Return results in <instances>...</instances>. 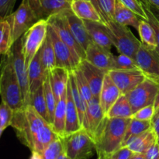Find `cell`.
I'll use <instances>...</instances> for the list:
<instances>
[{"mask_svg": "<svg viewBox=\"0 0 159 159\" xmlns=\"http://www.w3.org/2000/svg\"><path fill=\"white\" fill-rule=\"evenodd\" d=\"M10 126L20 142L32 152L42 153L51 142L60 138L52 126L30 105L14 111Z\"/></svg>", "mask_w": 159, "mask_h": 159, "instance_id": "1", "label": "cell"}, {"mask_svg": "<svg viewBox=\"0 0 159 159\" xmlns=\"http://www.w3.org/2000/svg\"><path fill=\"white\" fill-rule=\"evenodd\" d=\"M130 119L106 116L94 138L97 159H105L122 147Z\"/></svg>", "mask_w": 159, "mask_h": 159, "instance_id": "2", "label": "cell"}, {"mask_svg": "<svg viewBox=\"0 0 159 159\" xmlns=\"http://www.w3.org/2000/svg\"><path fill=\"white\" fill-rule=\"evenodd\" d=\"M0 96L2 101L14 111L24 107L21 88L9 52L2 55L0 62Z\"/></svg>", "mask_w": 159, "mask_h": 159, "instance_id": "3", "label": "cell"}, {"mask_svg": "<svg viewBox=\"0 0 159 159\" xmlns=\"http://www.w3.org/2000/svg\"><path fill=\"white\" fill-rule=\"evenodd\" d=\"M105 25L113 46L120 54L133 57L141 45V41L136 38L127 26L120 24L114 20H108Z\"/></svg>", "mask_w": 159, "mask_h": 159, "instance_id": "4", "label": "cell"}, {"mask_svg": "<svg viewBox=\"0 0 159 159\" xmlns=\"http://www.w3.org/2000/svg\"><path fill=\"white\" fill-rule=\"evenodd\" d=\"M64 152L71 159H89L96 152V144L85 129L61 138Z\"/></svg>", "mask_w": 159, "mask_h": 159, "instance_id": "5", "label": "cell"}, {"mask_svg": "<svg viewBox=\"0 0 159 159\" xmlns=\"http://www.w3.org/2000/svg\"><path fill=\"white\" fill-rule=\"evenodd\" d=\"M48 20H38L21 37L23 55L27 68L32 59L43 45L48 35Z\"/></svg>", "mask_w": 159, "mask_h": 159, "instance_id": "6", "label": "cell"}, {"mask_svg": "<svg viewBox=\"0 0 159 159\" xmlns=\"http://www.w3.org/2000/svg\"><path fill=\"white\" fill-rule=\"evenodd\" d=\"M48 25L54 30L58 37L68 45L78 61L80 63L85 59V51L81 47L73 36L68 26L64 11L51 16L48 20Z\"/></svg>", "mask_w": 159, "mask_h": 159, "instance_id": "7", "label": "cell"}, {"mask_svg": "<svg viewBox=\"0 0 159 159\" xmlns=\"http://www.w3.org/2000/svg\"><path fill=\"white\" fill-rule=\"evenodd\" d=\"M11 59L14 70L16 74L17 79L20 82V88L23 96V100L24 106L29 105L30 102V91L29 81H28V68L25 63L24 55L23 51V42L20 37L15 41L9 50Z\"/></svg>", "mask_w": 159, "mask_h": 159, "instance_id": "8", "label": "cell"}, {"mask_svg": "<svg viewBox=\"0 0 159 159\" xmlns=\"http://www.w3.org/2000/svg\"><path fill=\"white\" fill-rule=\"evenodd\" d=\"M12 28V42L20 39L38 20L34 16L27 0H22L16 11L7 17Z\"/></svg>", "mask_w": 159, "mask_h": 159, "instance_id": "9", "label": "cell"}, {"mask_svg": "<svg viewBox=\"0 0 159 159\" xmlns=\"http://www.w3.org/2000/svg\"><path fill=\"white\" fill-rule=\"evenodd\" d=\"M138 68L145 77L159 85V52L141 43L134 57Z\"/></svg>", "mask_w": 159, "mask_h": 159, "instance_id": "10", "label": "cell"}, {"mask_svg": "<svg viewBox=\"0 0 159 159\" xmlns=\"http://www.w3.org/2000/svg\"><path fill=\"white\" fill-rule=\"evenodd\" d=\"M158 90V84L146 78L136 88L127 93L133 114L143 107L153 105Z\"/></svg>", "mask_w": 159, "mask_h": 159, "instance_id": "11", "label": "cell"}, {"mask_svg": "<svg viewBox=\"0 0 159 159\" xmlns=\"http://www.w3.org/2000/svg\"><path fill=\"white\" fill-rule=\"evenodd\" d=\"M48 34H49L52 42L55 54L56 67L66 68L69 71H73L75 68H78L80 63L75 58L72 51L49 25L48 28Z\"/></svg>", "mask_w": 159, "mask_h": 159, "instance_id": "12", "label": "cell"}, {"mask_svg": "<svg viewBox=\"0 0 159 159\" xmlns=\"http://www.w3.org/2000/svg\"><path fill=\"white\" fill-rule=\"evenodd\" d=\"M115 85L118 87L121 94H127L136 88L146 79L144 73L139 69L113 70L108 71Z\"/></svg>", "mask_w": 159, "mask_h": 159, "instance_id": "13", "label": "cell"}, {"mask_svg": "<svg viewBox=\"0 0 159 159\" xmlns=\"http://www.w3.org/2000/svg\"><path fill=\"white\" fill-rule=\"evenodd\" d=\"M37 20H48L51 16L71 9V0H27Z\"/></svg>", "mask_w": 159, "mask_h": 159, "instance_id": "14", "label": "cell"}, {"mask_svg": "<svg viewBox=\"0 0 159 159\" xmlns=\"http://www.w3.org/2000/svg\"><path fill=\"white\" fill-rule=\"evenodd\" d=\"M85 60L107 72L115 69V56L110 49L91 43L85 51Z\"/></svg>", "mask_w": 159, "mask_h": 159, "instance_id": "15", "label": "cell"}, {"mask_svg": "<svg viewBox=\"0 0 159 159\" xmlns=\"http://www.w3.org/2000/svg\"><path fill=\"white\" fill-rule=\"evenodd\" d=\"M106 115L101 107L99 99L93 97V99L87 102L86 113L82 124V128L86 130L93 141Z\"/></svg>", "mask_w": 159, "mask_h": 159, "instance_id": "16", "label": "cell"}, {"mask_svg": "<svg viewBox=\"0 0 159 159\" xmlns=\"http://www.w3.org/2000/svg\"><path fill=\"white\" fill-rule=\"evenodd\" d=\"M78 67L80 68V70L85 75V79L89 85L93 97L99 99L101 89H102L104 78H105L107 71L92 65L85 59L82 61Z\"/></svg>", "mask_w": 159, "mask_h": 159, "instance_id": "17", "label": "cell"}, {"mask_svg": "<svg viewBox=\"0 0 159 159\" xmlns=\"http://www.w3.org/2000/svg\"><path fill=\"white\" fill-rule=\"evenodd\" d=\"M64 14L66 17L69 29L72 33L74 37L77 40L78 43L81 45V47L85 51H86L89 45L93 43V40L90 37L84 20L79 18L71 11V9L64 10Z\"/></svg>", "mask_w": 159, "mask_h": 159, "instance_id": "18", "label": "cell"}, {"mask_svg": "<svg viewBox=\"0 0 159 159\" xmlns=\"http://www.w3.org/2000/svg\"><path fill=\"white\" fill-rule=\"evenodd\" d=\"M120 95V91L107 72L104 78L99 96V102L106 116Z\"/></svg>", "mask_w": 159, "mask_h": 159, "instance_id": "19", "label": "cell"}, {"mask_svg": "<svg viewBox=\"0 0 159 159\" xmlns=\"http://www.w3.org/2000/svg\"><path fill=\"white\" fill-rule=\"evenodd\" d=\"M48 75L41 63L40 51H38L28 66L30 96L43 85Z\"/></svg>", "mask_w": 159, "mask_h": 159, "instance_id": "20", "label": "cell"}, {"mask_svg": "<svg viewBox=\"0 0 159 159\" xmlns=\"http://www.w3.org/2000/svg\"><path fill=\"white\" fill-rule=\"evenodd\" d=\"M156 142H158L156 134L152 127L144 133L129 139L124 146L128 148L134 154H144Z\"/></svg>", "mask_w": 159, "mask_h": 159, "instance_id": "21", "label": "cell"}, {"mask_svg": "<svg viewBox=\"0 0 159 159\" xmlns=\"http://www.w3.org/2000/svg\"><path fill=\"white\" fill-rule=\"evenodd\" d=\"M82 128L80 124L75 102L71 96V88H70L69 79L66 90V120H65V136L75 133Z\"/></svg>", "mask_w": 159, "mask_h": 159, "instance_id": "22", "label": "cell"}, {"mask_svg": "<svg viewBox=\"0 0 159 159\" xmlns=\"http://www.w3.org/2000/svg\"><path fill=\"white\" fill-rule=\"evenodd\" d=\"M51 89L54 93L57 102L66 92L68 79H69V71L66 68L55 67L48 73Z\"/></svg>", "mask_w": 159, "mask_h": 159, "instance_id": "23", "label": "cell"}, {"mask_svg": "<svg viewBox=\"0 0 159 159\" xmlns=\"http://www.w3.org/2000/svg\"><path fill=\"white\" fill-rule=\"evenodd\" d=\"M90 37L93 43L110 49L113 46L107 27L103 23L92 20H84Z\"/></svg>", "mask_w": 159, "mask_h": 159, "instance_id": "24", "label": "cell"}, {"mask_svg": "<svg viewBox=\"0 0 159 159\" xmlns=\"http://www.w3.org/2000/svg\"><path fill=\"white\" fill-rule=\"evenodd\" d=\"M71 9L79 18L82 20L102 22L100 16L99 15L91 1L71 0Z\"/></svg>", "mask_w": 159, "mask_h": 159, "instance_id": "25", "label": "cell"}, {"mask_svg": "<svg viewBox=\"0 0 159 159\" xmlns=\"http://www.w3.org/2000/svg\"><path fill=\"white\" fill-rule=\"evenodd\" d=\"M141 19L133 11L124 6L119 0H116L114 12L115 21L123 26H133L138 30Z\"/></svg>", "mask_w": 159, "mask_h": 159, "instance_id": "26", "label": "cell"}, {"mask_svg": "<svg viewBox=\"0 0 159 159\" xmlns=\"http://www.w3.org/2000/svg\"><path fill=\"white\" fill-rule=\"evenodd\" d=\"M67 90V89H66ZM65 120H66V92L62 95L56 104L52 128L59 138L65 137Z\"/></svg>", "mask_w": 159, "mask_h": 159, "instance_id": "27", "label": "cell"}, {"mask_svg": "<svg viewBox=\"0 0 159 159\" xmlns=\"http://www.w3.org/2000/svg\"><path fill=\"white\" fill-rule=\"evenodd\" d=\"M69 83L73 101H74L75 105L76 108H77L79 121H80V124L82 127L84 119H85V113H86L87 102L84 99L82 95L81 94L80 91H79V88H78L77 84H76L75 82V79L74 73H73L72 71H69Z\"/></svg>", "mask_w": 159, "mask_h": 159, "instance_id": "28", "label": "cell"}, {"mask_svg": "<svg viewBox=\"0 0 159 159\" xmlns=\"http://www.w3.org/2000/svg\"><path fill=\"white\" fill-rule=\"evenodd\" d=\"M132 116L131 106L125 94L120 96L107 114V116L110 118H131Z\"/></svg>", "mask_w": 159, "mask_h": 159, "instance_id": "29", "label": "cell"}, {"mask_svg": "<svg viewBox=\"0 0 159 159\" xmlns=\"http://www.w3.org/2000/svg\"><path fill=\"white\" fill-rule=\"evenodd\" d=\"M39 51H40L41 63L43 65L45 71L48 74L51 69L56 67L55 54H54L51 39L48 34L47 35L43 45H42Z\"/></svg>", "mask_w": 159, "mask_h": 159, "instance_id": "30", "label": "cell"}, {"mask_svg": "<svg viewBox=\"0 0 159 159\" xmlns=\"http://www.w3.org/2000/svg\"><path fill=\"white\" fill-rule=\"evenodd\" d=\"M29 105L32 106L34 110L45 120L48 121L50 124V117L48 113V107H47L46 100H45L44 91H43V85L36 90L34 93L30 94V102Z\"/></svg>", "mask_w": 159, "mask_h": 159, "instance_id": "31", "label": "cell"}, {"mask_svg": "<svg viewBox=\"0 0 159 159\" xmlns=\"http://www.w3.org/2000/svg\"><path fill=\"white\" fill-rule=\"evenodd\" d=\"M90 1L96 8L104 24L108 20H114L116 0H90Z\"/></svg>", "mask_w": 159, "mask_h": 159, "instance_id": "32", "label": "cell"}, {"mask_svg": "<svg viewBox=\"0 0 159 159\" xmlns=\"http://www.w3.org/2000/svg\"><path fill=\"white\" fill-rule=\"evenodd\" d=\"M152 127V121L140 120L131 117L130 123L127 126L125 135H124L122 147L129 139L144 133V131L149 130Z\"/></svg>", "mask_w": 159, "mask_h": 159, "instance_id": "33", "label": "cell"}, {"mask_svg": "<svg viewBox=\"0 0 159 159\" xmlns=\"http://www.w3.org/2000/svg\"><path fill=\"white\" fill-rule=\"evenodd\" d=\"M13 44L12 28L7 19L0 21V54H6Z\"/></svg>", "mask_w": 159, "mask_h": 159, "instance_id": "34", "label": "cell"}, {"mask_svg": "<svg viewBox=\"0 0 159 159\" xmlns=\"http://www.w3.org/2000/svg\"><path fill=\"white\" fill-rule=\"evenodd\" d=\"M138 31L139 33L140 37H141V41L143 44L146 45L149 48L156 49L157 40L155 31L150 23L148 22V20L141 19Z\"/></svg>", "mask_w": 159, "mask_h": 159, "instance_id": "35", "label": "cell"}, {"mask_svg": "<svg viewBox=\"0 0 159 159\" xmlns=\"http://www.w3.org/2000/svg\"><path fill=\"white\" fill-rule=\"evenodd\" d=\"M43 91H44V96H45V100H46L47 107H48V113H49L50 117V123H51V126H52L53 121H54V111H55L56 104H57V101H56L55 97H54V93L51 89V82H50L49 76L46 77L44 82L43 83Z\"/></svg>", "mask_w": 159, "mask_h": 159, "instance_id": "36", "label": "cell"}, {"mask_svg": "<svg viewBox=\"0 0 159 159\" xmlns=\"http://www.w3.org/2000/svg\"><path fill=\"white\" fill-rule=\"evenodd\" d=\"M72 71L74 73L75 79V82L76 84H77L78 88H79V91H80L81 94L82 95L84 99L88 102L93 97V93H92L91 89H90L89 85L84 74L79 67L75 68Z\"/></svg>", "mask_w": 159, "mask_h": 159, "instance_id": "37", "label": "cell"}, {"mask_svg": "<svg viewBox=\"0 0 159 159\" xmlns=\"http://www.w3.org/2000/svg\"><path fill=\"white\" fill-rule=\"evenodd\" d=\"M64 152V145L61 138L51 142L41 153L43 159H57Z\"/></svg>", "mask_w": 159, "mask_h": 159, "instance_id": "38", "label": "cell"}, {"mask_svg": "<svg viewBox=\"0 0 159 159\" xmlns=\"http://www.w3.org/2000/svg\"><path fill=\"white\" fill-rule=\"evenodd\" d=\"M14 110L6 102L0 103V129L6 130L9 126L11 125L12 117H13Z\"/></svg>", "mask_w": 159, "mask_h": 159, "instance_id": "39", "label": "cell"}, {"mask_svg": "<svg viewBox=\"0 0 159 159\" xmlns=\"http://www.w3.org/2000/svg\"><path fill=\"white\" fill-rule=\"evenodd\" d=\"M138 68L134 59L126 54H120L115 56V69L114 70H130Z\"/></svg>", "mask_w": 159, "mask_h": 159, "instance_id": "40", "label": "cell"}, {"mask_svg": "<svg viewBox=\"0 0 159 159\" xmlns=\"http://www.w3.org/2000/svg\"><path fill=\"white\" fill-rule=\"evenodd\" d=\"M119 1L124 6L136 13L140 18L147 20V15L141 0H119Z\"/></svg>", "mask_w": 159, "mask_h": 159, "instance_id": "41", "label": "cell"}, {"mask_svg": "<svg viewBox=\"0 0 159 159\" xmlns=\"http://www.w3.org/2000/svg\"><path fill=\"white\" fill-rule=\"evenodd\" d=\"M143 5V7H144V11L146 12V15H147V20L150 25L152 26V27L153 28L154 31H155V37H156L157 40V48L156 50L159 52V21L156 19V17L154 16V14L152 13V12L151 11V9H149V7L148 6L147 4L144 3L143 2H141Z\"/></svg>", "mask_w": 159, "mask_h": 159, "instance_id": "42", "label": "cell"}, {"mask_svg": "<svg viewBox=\"0 0 159 159\" xmlns=\"http://www.w3.org/2000/svg\"><path fill=\"white\" fill-rule=\"evenodd\" d=\"M155 116V107L153 105L147 106L143 108L140 109L138 111L135 112L132 117L135 118L140 120H148L152 121Z\"/></svg>", "mask_w": 159, "mask_h": 159, "instance_id": "43", "label": "cell"}, {"mask_svg": "<svg viewBox=\"0 0 159 159\" xmlns=\"http://www.w3.org/2000/svg\"><path fill=\"white\" fill-rule=\"evenodd\" d=\"M16 0H0V21L12 13Z\"/></svg>", "mask_w": 159, "mask_h": 159, "instance_id": "44", "label": "cell"}, {"mask_svg": "<svg viewBox=\"0 0 159 159\" xmlns=\"http://www.w3.org/2000/svg\"><path fill=\"white\" fill-rule=\"evenodd\" d=\"M133 155L134 153L128 148L124 146L115 152H113V154L109 155L105 159H130Z\"/></svg>", "mask_w": 159, "mask_h": 159, "instance_id": "45", "label": "cell"}, {"mask_svg": "<svg viewBox=\"0 0 159 159\" xmlns=\"http://www.w3.org/2000/svg\"><path fill=\"white\" fill-rule=\"evenodd\" d=\"M146 159H159V144L155 143L147 152L143 154Z\"/></svg>", "mask_w": 159, "mask_h": 159, "instance_id": "46", "label": "cell"}, {"mask_svg": "<svg viewBox=\"0 0 159 159\" xmlns=\"http://www.w3.org/2000/svg\"><path fill=\"white\" fill-rule=\"evenodd\" d=\"M152 128L155 130V134L157 137V141L159 144V116L157 118H155L152 120Z\"/></svg>", "mask_w": 159, "mask_h": 159, "instance_id": "47", "label": "cell"}, {"mask_svg": "<svg viewBox=\"0 0 159 159\" xmlns=\"http://www.w3.org/2000/svg\"><path fill=\"white\" fill-rule=\"evenodd\" d=\"M154 107H155V116L153 119L157 118L159 116V90L157 94L156 98H155V102H154Z\"/></svg>", "mask_w": 159, "mask_h": 159, "instance_id": "48", "label": "cell"}, {"mask_svg": "<svg viewBox=\"0 0 159 159\" xmlns=\"http://www.w3.org/2000/svg\"><path fill=\"white\" fill-rule=\"evenodd\" d=\"M141 1L150 6H155L159 9V0H141Z\"/></svg>", "mask_w": 159, "mask_h": 159, "instance_id": "49", "label": "cell"}, {"mask_svg": "<svg viewBox=\"0 0 159 159\" xmlns=\"http://www.w3.org/2000/svg\"><path fill=\"white\" fill-rule=\"evenodd\" d=\"M146 4V3H145ZM148 6L149 7V9H151V11L152 12V13L154 14V16H155V17H156L157 20L159 21V9H157L156 7H155V6H150V5L147 4Z\"/></svg>", "mask_w": 159, "mask_h": 159, "instance_id": "50", "label": "cell"}, {"mask_svg": "<svg viewBox=\"0 0 159 159\" xmlns=\"http://www.w3.org/2000/svg\"><path fill=\"white\" fill-rule=\"evenodd\" d=\"M30 159H43L41 153H38V152H32V156Z\"/></svg>", "mask_w": 159, "mask_h": 159, "instance_id": "51", "label": "cell"}, {"mask_svg": "<svg viewBox=\"0 0 159 159\" xmlns=\"http://www.w3.org/2000/svg\"><path fill=\"white\" fill-rule=\"evenodd\" d=\"M130 159H146L144 155L143 154H134L132 155L131 158Z\"/></svg>", "mask_w": 159, "mask_h": 159, "instance_id": "52", "label": "cell"}, {"mask_svg": "<svg viewBox=\"0 0 159 159\" xmlns=\"http://www.w3.org/2000/svg\"><path fill=\"white\" fill-rule=\"evenodd\" d=\"M57 159H71L69 158V157L68 156V155H66V154H65V152H64L63 153H61L60 155V156L58 157V158H57Z\"/></svg>", "mask_w": 159, "mask_h": 159, "instance_id": "53", "label": "cell"}, {"mask_svg": "<svg viewBox=\"0 0 159 159\" xmlns=\"http://www.w3.org/2000/svg\"><path fill=\"white\" fill-rule=\"evenodd\" d=\"M2 132H3V130L0 129V137H1V135H2Z\"/></svg>", "mask_w": 159, "mask_h": 159, "instance_id": "54", "label": "cell"}, {"mask_svg": "<svg viewBox=\"0 0 159 159\" xmlns=\"http://www.w3.org/2000/svg\"><path fill=\"white\" fill-rule=\"evenodd\" d=\"M89 1H90V0H89Z\"/></svg>", "mask_w": 159, "mask_h": 159, "instance_id": "55", "label": "cell"}]
</instances>
